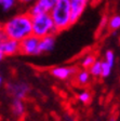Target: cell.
Masks as SVG:
<instances>
[{
	"mask_svg": "<svg viewBox=\"0 0 120 121\" xmlns=\"http://www.w3.org/2000/svg\"><path fill=\"white\" fill-rule=\"evenodd\" d=\"M49 14L52 18L53 24H54L55 29L58 33L71 26L69 0H58L55 7Z\"/></svg>",
	"mask_w": 120,
	"mask_h": 121,
	"instance_id": "7a4b0ae2",
	"label": "cell"
},
{
	"mask_svg": "<svg viewBox=\"0 0 120 121\" xmlns=\"http://www.w3.org/2000/svg\"><path fill=\"white\" fill-rule=\"evenodd\" d=\"M12 110L16 117H21L23 113L25 112V107H24V104H23L22 99H18V98H13L12 102Z\"/></svg>",
	"mask_w": 120,
	"mask_h": 121,
	"instance_id": "8fae6325",
	"label": "cell"
},
{
	"mask_svg": "<svg viewBox=\"0 0 120 121\" xmlns=\"http://www.w3.org/2000/svg\"><path fill=\"white\" fill-rule=\"evenodd\" d=\"M2 81H3V79H2V77L0 76V86H1V84H2Z\"/></svg>",
	"mask_w": 120,
	"mask_h": 121,
	"instance_id": "603a6c76",
	"label": "cell"
},
{
	"mask_svg": "<svg viewBox=\"0 0 120 121\" xmlns=\"http://www.w3.org/2000/svg\"><path fill=\"white\" fill-rule=\"evenodd\" d=\"M18 0H0V9L3 12H9L16 5Z\"/></svg>",
	"mask_w": 120,
	"mask_h": 121,
	"instance_id": "7c38bea8",
	"label": "cell"
},
{
	"mask_svg": "<svg viewBox=\"0 0 120 121\" xmlns=\"http://www.w3.org/2000/svg\"><path fill=\"white\" fill-rule=\"evenodd\" d=\"M95 60H95V57L93 55H88V56H85L84 60H82V66L84 68H88V67L90 68Z\"/></svg>",
	"mask_w": 120,
	"mask_h": 121,
	"instance_id": "e0dca14e",
	"label": "cell"
},
{
	"mask_svg": "<svg viewBox=\"0 0 120 121\" xmlns=\"http://www.w3.org/2000/svg\"><path fill=\"white\" fill-rule=\"evenodd\" d=\"M8 91L13 96V98L23 99L27 95L28 91H29V86L24 81H16V82H12L10 84H8Z\"/></svg>",
	"mask_w": 120,
	"mask_h": 121,
	"instance_id": "ba28073f",
	"label": "cell"
},
{
	"mask_svg": "<svg viewBox=\"0 0 120 121\" xmlns=\"http://www.w3.org/2000/svg\"><path fill=\"white\" fill-rule=\"evenodd\" d=\"M109 27L111 29L116 30V29H119L120 28V15H115L113 17L109 20Z\"/></svg>",
	"mask_w": 120,
	"mask_h": 121,
	"instance_id": "2e32d148",
	"label": "cell"
},
{
	"mask_svg": "<svg viewBox=\"0 0 120 121\" xmlns=\"http://www.w3.org/2000/svg\"><path fill=\"white\" fill-rule=\"evenodd\" d=\"M55 45V35H48L39 39V51L40 53L50 52L54 49Z\"/></svg>",
	"mask_w": 120,
	"mask_h": 121,
	"instance_id": "9c48e42d",
	"label": "cell"
},
{
	"mask_svg": "<svg viewBox=\"0 0 120 121\" xmlns=\"http://www.w3.org/2000/svg\"><path fill=\"white\" fill-rule=\"evenodd\" d=\"M75 71H76V69L74 67H64V66H62V67L53 68L52 70H51V73L54 76L55 78L64 80V79H67L69 76L73 75Z\"/></svg>",
	"mask_w": 120,
	"mask_h": 121,
	"instance_id": "30bf717a",
	"label": "cell"
},
{
	"mask_svg": "<svg viewBox=\"0 0 120 121\" xmlns=\"http://www.w3.org/2000/svg\"><path fill=\"white\" fill-rule=\"evenodd\" d=\"M88 5V0H69L71 25L77 23Z\"/></svg>",
	"mask_w": 120,
	"mask_h": 121,
	"instance_id": "8992f818",
	"label": "cell"
},
{
	"mask_svg": "<svg viewBox=\"0 0 120 121\" xmlns=\"http://www.w3.org/2000/svg\"><path fill=\"white\" fill-rule=\"evenodd\" d=\"M105 62H107L109 65L114 66V62H115V54L113 51H107L105 54Z\"/></svg>",
	"mask_w": 120,
	"mask_h": 121,
	"instance_id": "ac0fdd59",
	"label": "cell"
},
{
	"mask_svg": "<svg viewBox=\"0 0 120 121\" xmlns=\"http://www.w3.org/2000/svg\"><path fill=\"white\" fill-rule=\"evenodd\" d=\"M20 53L25 55H38L39 51V38L34 35L28 36L20 42Z\"/></svg>",
	"mask_w": 120,
	"mask_h": 121,
	"instance_id": "277c9868",
	"label": "cell"
},
{
	"mask_svg": "<svg viewBox=\"0 0 120 121\" xmlns=\"http://www.w3.org/2000/svg\"><path fill=\"white\" fill-rule=\"evenodd\" d=\"M4 37L18 42L31 35V16L26 13H18L11 16L2 24Z\"/></svg>",
	"mask_w": 120,
	"mask_h": 121,
	"instance_id": "6da1fadb",
	"label": "cell"
},
{
	"mask_svg": "<svg viewBox=\"0 0 120 121\" xmlns=\"http://www.w3.org/2000/svg\"><path fill=\"white\" fill-rule=\"evenodd\" d=\"M78 99L81 103H88L90 101V93L89 92H81V93L78 94Z\"/></svg>",
	"mask_w": 120,
	"mask_h": 121,
	"instance_id": "d6986e66",
	"label": "cell"
},
{
	"mask_svg": "<svg viewBox=\"0 0 120 121\" xmlns=\"http://www.w3.org/2000/svg\"><path fill=\"white\" fill-rule=\"evenodd\" d=\"M56 2H58V0H35L31 8L28 11V14L30 16L45 14V13L49 14L55 7Z\"/></svg>",
	"mask_w": 120,
	"mask_h": 121,
	"instance_id": "5b68a950",
	"label": "cell"
},
{
	"mask_svg": "<svg viewBox=\"0 0 120 121\" xmlns=\"http://www.w3.org/2000/svg\"><path fill=\"white\" fill-rule=\"evenodd\" d=\"M0 51L3 56H11L20 53V42L10 38L3 37L0 40Z\"/></svg>",
	"mask_w": 120,
	"mask_h": 121,
	"instance_id": "52a82bcc",
	"label": "cell"
},
{
	"mask_svg": "<svg viewBox=\"0 0 120 121\" xmlns=\"http://www.w3.org/2000/svg\"><path fill=\"white\" fill-rule=\"evenodd\" d=\"M111 68H113V66L109 65L107 62H105V60L102 62V73H101V76L103 78L108 77L110 75V73H111Z\"/></svg>",
	"mask_w": 120,
	"mask_h": 121,
	"instance_id": "9a60e30c",
	"label": "cell"
},
{
	"mask_svg": "<svg viewBox=\"0 0 120 121\" xmlns=\"http://www.w3.org/2000/svg\"><path fill=\"white\" fill-rule=\"evenodd\" d=\"M90 73L88 70H81L77 76V80L80 84H85L88 81L90 80Z\"/></svg>",
	"mask_w": 120,
	"mask_h": 121,
	"instance_id": "5bb4252c",
	"label": "cell"
},
{
	"mask_svg": "<svg viewBox=\"0 0 120 121\" xmlns=\"http://www.w3.org/2000/svg\"><path fill=\"white\" fill-rule=\"evenodd\" d=\"M58 33L50 14H39L31 16V35L37 38H43L48 35Z\"/></svg>",
	"mask_w": 120,
	"mask_h": 121,
	"instance_id": "3957f363",
	"label": "cell"
},
{
	"mask_svg": "<svg viewBox=\"0 0 120 121\" xmlns=\"http://www.w3.org/2000/svg\"><path fill=\"white\" fill-rule=\"evenodd\" d=\"M3 37H4V35H3V30H2V24L0 23V40H1Z\"/></svg>",
	"mask_w": 120,
	"mask_h": 121,
	"instance_id": "44dd1931",
	"label": "cell"
},
{
	"mask_svg": "<svg viewBox=\"0 0 120 121\" xmlns=\"http://www.w3.org/2000/svg\"><path fill=\"white\" fill-rule=\"evenodd\" d=\"M18 2H22V3H25V4H27V3H31L34 2L35 0H18Z\"/></svg>",
	"mask_w": 120,
	"mask_h": 121,
	"instance_id": "ffe728a7",
	"label": "cell"
},
{
	"mask_svg": "<svg viewBox=\"0 0 120 121\" xmlns=\"http://www.w3.org/2000/svg\"><path fill=\"white\" fill-rule=\"evenodd\" d=\"M89 73H90V75L94 76V77H98V76H101V73H102V62H100V60H95L94 63L92 64V66L90 67Z\"/></svg>",
	"mask_w": 120,
	"mask_h": 121,
	"instance_id": "4fadbf2b",
	"label": "cell"
},
{
	"mask_svg": "<svg viewBox=\"0 0 120 121\" xmlns=\"http://www.w3.org/2000/svg\"><path fill=\"white\" fill-rule=\"evenodd\" d=\"M3 57H4V56H3V54L1 53V51H0V62H1V60H3Z\"/></svg>",
	"mask_w": 120,
	"mask_h": 121,
	"instance_id": "7402d4cb",
	"label": "cell"
}]
</instances>
